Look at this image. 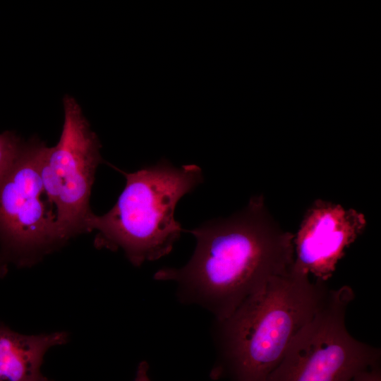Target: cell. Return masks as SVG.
I'll return each instance as SVG.
<instances>
[{
    "label": "cell",
    "mask_w": 381,
    "mask_h": 381,
    "mask_svg": "<svg viewBox=\"0 0 381 381\" xmlns=\"http://www.w3.org/2000/svg\"><path fill=\"white\" fill-rule=\"evenodd\" d=\"M350 381H381L380 365L370 368L358 373Z\"/></svg>",
    "instance_id": "obj_10"
},
{
    "label": "cell",
    "mask_w": 381,
    "mask_h": 381,
    "mask_svg": "<svg viewBox=\"0 0 381 381\" xmlns=\"http://www.w3.org/2000/svg\"><path fill=\"white\" fill-rule=\"evenodd\" d=\"M328 288L324 282H310L308 274L293 265L230 315L215 320L218 358L214 375L231 381H266Z\"/></svg>",
    "instance_id": "obj_2"
},
{
    "label": "cell",
    "mask_w": 381,
    "mask_h": 381,
    "mask_svg": "<svg viewBox=\"0 0 381 381\" xmlns=\"http://www.w3.org/2000/svg\"><path fill=\"white\" fill-rule=\"evenodd\" d=\"M186 231L196 240L189 261L162 268L154 278L174 282L181 301L203 308L215 320L230 315L294 265V235L272 218L262 195L229 217Z\"/></svg>",
    "instance_id": "obj_1"
},
{
    "label": "cell",
    "mask_w": 381,
    "mask_h": 381,
    "mask_svg": "<svg viewBox=\"0 0 381 381\" xmlns=\"http://www.w3.org/2000/svg\"><path fill=\"white\" fill-rule=\"evenodd\" d=\"M67 339L64 332L25 335L0 323V381H52L40 370L44 355Z\"/></svg>",
    "instance_id": "obj_8"
},
{
    "label": "cell",
    "mask_w": 381,
    "mask_h": 381,
    "mask_svg": "<svg viewBox=\"0 0 381 381\" xmlns=\"http://www.w3.org/2000/svg\"><path fill=\"white\" fill-rule=\"evenodd\" d=\"M23 143L13 132L0 133V181L16 159Z\"/></svg>",
    "instance_id": "obj_9"
},
{
    "label": "cell",
    "mask_w": 381,
    "mask_h": 381,
    "mask_svg": "<svg viewBox=\"0 0 381 381\" xmlns=\"http://www.w3.org/2000/svg\"><path fill=\"white\" fill-rule=\"evenodd\" d=\"M44 146L38 138L24 143L0 181V276L10 262L32 265L64 243L40 173Z\"/></svg>",
    "instance_id": "obj_5"
},
{
    "label": "cell",
    "mask_w": 381,
    "mask_h": 381,
    "mask_svg": "<svg viewBox=\"0 0 381 381\" xmlns=\"http://www.w3.org/2000/svg\"><path fill=\"white\" fill-rule=\"evenodd\" d=\"M148 364L146 361H142L138 365L135 381H150L148 376Z\"/></svg>",
    "instance_id": "obj_11"
},
{
    "label": "cell",
    "mask_w": 381,
    "mask_h": 381,
    "mask_svg": "<svg viewBox=\"0 0 381 381\" xmlns=\"http://www.w3.org/2000/svg\"><path fill=\"white\" fill-rule=\"evenodd\" d=\"M354 293L328 288L316 311L296 334L266 381H350L380 365V349L348 331L346 313Z\"/></svg>",
    "instance_id": "obj_4"
},
{
    "label": "cell",
    "mask_w": 381,
    "mask_h": 381,
    "mask_svg": "<svg viewBox=\"0 0 381 381\" xmlns=\"http://www.w3.org/2000/svg\"><path fill=\"white\" fill-rule=\"evenodd\" d=\"M63 102L61 134L55 146L44 147L40 173L65 243L87 232L86 222L92 214L89 205L91 189L102 158L99 140L90 129L78 102L66 95Z\"/></svg>",
    "instance_id": "obj_6"
},
{
    "label": "cell",
    "mask_w": 381,
    "mask_h": 381,
    "mask_svg": "<svg viewBox=\"0 0 381 381\" xmlns=\"http://www.w3.org/2000/svg\"><path fill=\"white\" fill-rule=\"evenodd\" d=\"M118 170L126 178L123 191L109 211L90 216L86 231H97V248L121 249L140 266L171 251L183 231L174 217L176 204L203 181V174L196 164L176 167L164 158L134 172Z\"/></svg>",
    "instance_id": "obj_3"
},
{
    "label": "cell",
    "mask_w": 381,
    "mask_h": 381,
    "mask_svg": "<svg viewBox=\"0 0 381 381\" xmlns=\"http://www.w3.org/2000/svg\"><path fill=\"white\" fill-rule=\"evenodd\" d=\"M366 224L365 216L356 210L323 200L314 201L294 235V267L326 282Z\"/></svg>",
    "instance_id": "obj_7"
}]
</instances>
